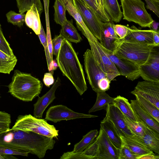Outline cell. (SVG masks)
Masks as SVG:
<instances>
[{"instance_id":"52a82bcc","label":"cell","mask_w":159,"mask_h":159,"mask_svg":"<svg viewBox=\"0 0 159 159\" xmlns=\"http://www.w3.org/2000/svg\"><path fill=\"white\" fill-rule=\"evenodd\" d=\"M93 55L102 70L106 74L111 82L120 75L116 67L102 47L99 40L92 34L86 38Z\"/></svg>"},{"instance_id":"8fae6325","label":"cell","mask_w":159,"mask_h":159,"mask_svg":"<svg viewBox=\"0 0 159 159\" xmlns=\"http://www.w3.org/2000/svg\"><path fill=\"white\" fill-rule=\"evenodd\" d=\"M98 116L77 112L62 105L52 106L47 111L45 119L56 123L63 120L95 118Z\"/></svg>"},{"instance_id":"484cf974","label":"cell","mask_w":159,"mask_h":159,"mask_svg":"<svg viewBox=\"0 0 159 159\" xmlns=\"http://www.w3.org/2000/svg\"><path fill=\"white\" fill-rule=\"evenodd\" d=\"M60 34L65 39L71 42L77 43L82 40L81 37L73 24L72 20H66L61 26Z\"/></svg>"},{"instance_id":"d6986e66","label":"cell","mask_w":159,"mask_h":159,"mask_svg":"<svg viewBox=\"0 0 159 159\" xmlns=\"http://www.w3.org/2000/svg\"><path fill=\"white\" fill-rule=\"evenodd\" d=\"M118 133L123 143L136 154L143 156L154 154L153 151L141 141L125 134L122 131H120Z\"/></svg>"},{"instance_id":"44dd1931","label":"cell","mask_w":159,"mask_h":159,"mask_svg":"<svg viewBox=\"0 0 159 159\" xmlns=\"http://www.w3.org/2000/svg\"><path fill=\"white\" fill-rule=\"evenodd\" d=\"M130 103L137 117L159 133V123L140 106L136 99L131 100Z\"/></svg>"},{"instance_id":"d6a6232c","label":"cell","mask_w":159,"mask_h":159,"mask_svg":"<svg viewBox=\"0 0 159 159\" xmlns=\"http://www.w3.org/2000/svg\"><path fill=\"white\" fill-rule=\"evenodd\" d=\"M17 6L20 13H23L30 9L34 4L37 7L39 15L43 11L42 4L40 0H16Z\"/></svg>"},{"instance_id":"ab89813d","label":"cell","mask_w":159,"mask_h":159,"mask_svg":"<svg viewBox=\"0 0 159 159\" xmlns=\"http://www.w3.org/2000/svg\"><path fill=\"white\" fill-rule=\"evenodd\" d=\"M0 50L9 56L14 55L10 45L4 37L0 24Z\"/></svg>"},{"instance_id":"db71d44e","label":"cell","mask_w":159,"mask_h":159,"mask_svg":"<svg viewBox=\"0 0 159 159\" xmlns=\"http://www.w3.org/2000/svg\"><path fill=\"white\" fill-rule=\"evenodd\" d=\"M4 158V159H15L17 158L13 156L12 155H2Z\"/></svg>"},{"instance_id":"2e32d148","label":"cell","mask_w":159,"mask_h":159,"mask_svg":"<svg viewBox=\"0 0 159 159\" xmlns=\"http://www.w3.org/2000/svg\"><path fill=\"white\" fill-rule=\"evenodd\" d=\"M61 80L58 77L50 89L41 97H39L36 102L34 104V116L41 118L46 108L56 98L55 92L57 88L61 85Z\"/></svg>"},{"instance_id":"ee69618b","label":"cell","mask_w":159,"mask_h":159,"mask_svg":"<svg viewBox=\"0 0 159 159\" xmlns=\"http://www.w3.org/2000/svg\"><path fill=\"white\" fill-rule=\"evenodd\" d=\"M64 39L63 37L59 34L52 40L53 55L56 56H57L61 43Z\"/></svg>"},{"instance_id":"277c9868","label":"cell","mask_w":159,"mask_h":159,"mask_svg":"<svg viewBox=\"0 0 159 159\" xmlns=\"http://www.w3.org/2000/svg\"><path fill=\"white\" fill-rule=\"evenodd\" d=\"M154 46L121 39L113 53L139 66L146 61Z\"/></svg>"},{"instance_id":"5b68a950","label":"cell","mask_w":159,"mask_h":159,"mask_svg":"<svg viewBox=\"0 0 159 159\" xmlns=\"http://www.w3.org/2000/svg\"><path fill=\"white\" fill-rule=\"evenodd\" d=\"M12 129L33 132L48 137L57 138L59 130L45 119L38 118L31 114L19 116Z\"/></svg>"},{"instance_id":"bcb514c9","label":"cell","mask_w":159,"mask_h":159,"mask_svg":"<svg viewBox=\"0 0 159 159\" xmlns=\"http://www.w3.org/2000/svg\"><path fill=\"white\" fill-rule=\"evenodd\" d=\"M111 82L107 78H103L99 81L98 84L101 92H105L110 88Z\"/></svg>"},{"instance_id":"9c48e42d","label":"cell","mask_w":159,"mask_h":159,"mask_svg":"<svg viewBox=\"0 0 159 159\" xmlns=\"http://www.w3.org/2000/svg\"><path fill=\"white\" fill-rule=\"evenodd\" d=\"M85 70L87 78L92 89L97 93L100 92L98 84L101 79L107 78L95 59L90 50L87 49L84 55Z\"/></svg>"},{"instance_id":"74e56055","label":"cell","mask_w":159,"mask_h":159,"mask_svg":"<svg viewBox=\"0 0 159 159\" xmlns=\"http://www.w3.org/2000/svg\"><path fill=\"white\" fill-rule=\"evenodd\" d=\"M140 156L133 152L123 143L120 148L118 159H139Z\"/></svg>"},{"instance_id":"e575fe53","label":"cell","mask_w":159,"mask_h":159,"mask_svg":"<svg viewBox=\"0 0 159 159\" xmlns=\"http://www.w3.org/2000/svg\"><path fill=\"white\" fill-rule=\"evenodd\" d=\"M40 42L43 45L45 50V55L47 63L48 70L53 74V61L51 59L47 39L46 35L45 34L43 27L41 23V29L40 33L38 35Z\"/></svg>"},{"instance_id":"f546056e","label":"cell","mask_w":159,"mask_h":159,"mask_svg":"<svg viewBox=\"0 0 159 159\" xmlns=\"http://www.w3.org/2000/svg\"><path fill=\"white\" fill-rule=\"evenodd\" d=\"M98 134L97 129L90 131L83 137L80 141L75 145L73 151L75 152L83 151L94 141Z\"/></svg>"},{"instance_id":"6f0895ef","label":"cell","mask_w":159,"mask_h":159,"mask_svg":"<svg viewBox=\"0 0 159 159\" xmlns=\"http://www.w3.org/2000/svg\"><path fill=\"white\" fill-rule=\"evenodd\" d=\"M0 159H4L3 157L1 155H0Z\"/></svg>"},{"instance_id":"e0dca14e","label":"cell","mask_w":159,"mask_h":159,"mask_svg":"<svg viewBox=\"0 0 159 159\" xmlns=\"http://www.w3.org/2000/svg\"><path fill=\"white\" fill-rule=\"evenodd\" d=\"M138 118V122L143 128V135L142 137L135 135L131 136L143 142L152 151L159 154V133Z\"/></svg>"},{"instance_id":"ffe728a7","label":"cell","mask_w":159,"mask_h":159,"mask_svg":"<svg viewBox=\"0 0 159 159\" xmlns=\"http://www.w3.org/2000/svg\"><path fill=\"white\" fill-rule=\"evenodd\" d=\"M153 30L139 29L133 25L129 34L123 40L148 45L155 46L153 40Z\"/></svg>"},{"instance_id":"83f0119b","label":"cell","mask_w":159,"mask_h":159,"mask_svg":"<svg viewBox=\"0 0 159 159\" xmlns=\"http://www.w3.org/2000/svg\"><path fill=\"white\" fill-rule=\"evenodd\" d=\"M97 96L95 103L89 111V113L102 109L106 110L108 104H113L115 98L110 97L105 92H98Z\"/></svg>"},{"instance_id":"11a10c76","label":"cell","mask_w":159,"mask_h":159,"mask_svg":"<svg viewBox=\"0 0 159 159\" xmlns=\"http://www.w3.org/2000/svg\"><path fill=\"white\" fill-rule=\"evenodd\" d=\"M58 65L57 63L53 60V70L56 69Z\"/></svg>"},{"instance_id":"8992f818","label":"cell","mask_w":159,"mask_h":159,"mask_svg":"<svg viewBox=\"0 0 159 159\" xmlns=\"http://www.w3.org/2000/svg\"><path fill=\"white\" fill-rule=\"evenodd\" d=\"M123 19L135 23L142 27L151 28L153 21L142 0H120Z\"/></svg>"},{"instance_id":"f35d334b","label":"cell","mask_w":159,"mask_h":159,"mask_svg":"<svg viewBox=\"0 0 159 159\" xmlns=\"http://www.w3.org/2000/svg\"><path fill=\"white\" fill-rule=\"evenodd\" d=\"M84 154L89 157L90 159H95L99 154V150L96 137L94 141L83 151Z\"/></svg>"},{"instance_id":"6da1fadb","label":"cell","mask_w":159,"mask_h":159,"mask_svg":"<svg viewBox=\"0 0 159 159\" xmlns=\"http://www.w3.org/2000/svg\"><path fill=\"white\" fill-rule=\"evenodd\" d=\"M55 143L53 138L31 131L11 128L0 132V146L28 152L39 158H44Z\"/></svg>"},{"instance_id":"7dc6e473","label":"cell","mask_w":159,"mask_h":159,"mask_svg":"<svg viewBox=\"0 0 159 159\" xmlns=\"http://www.w3.org/2000/svg\"><path fill=\"white\" fill-rule=\"evenodd\" d=\"M43 81L45 85L49 87L51 85L54 83V80L52 73L50 72L45 73Z\"/></svg>"},{"instance_id":"9a60e30c","label":"cell","mask_w":159,"mask_h":159,"mask_svg":"<svg viewBox=\"0 0 159 159\" xmlns=\"http://www.w3.org/2000/svg\"><path fill=\"white\" fill-rule=\"evenodd\" d=\"M114 25L111 21L104 23L101 40L99 41L102 47L113 53H114L121 40L115 31Z\"/></svg>"},{"instance_id":"603a6c76","label":"cell","mask_w":159,"mask_h":159,"mask_svg":"<svg viewBox=\"0 0 159 159\" xmlns=\"http://www.w3.org/2000/svg\"><path fill=\"white\" fill-rule=\"evenodd\" d=\"M100 126L115 146L120 148L123 143L113 123L109 120L104 118L101 121Z\"/></svg>"},{"instance_id":"f1b7e54d","label":"cell","mask_w":159,"mask_h":159,"mask_svg":"<svg viewBox=\"0 0 159 159\" xmlns=\"http://www.w3.org/2000/svg\"><path fill=\"white\" fill-rule=\"evenodd\" d=\"M17 61L14 55L9 56L0 50V73L9 74L13 70Z\"/></svg>"},{"instance_id":"7bdbcfd3","label":"cell","mask_w":159,"mask_h":159,"mask_svg":"<svg viewBox=\"0 0 159 159\" xmlns=\"http://www.w3.org/2000/svg\"><path fill=\"white\" fill-rule=\"evenodd\" d=\"M114 29L116 34L121 39H124L130 31V27L120 24L114 25Z\"/></svg>"},{"instance_id":"cb8c5ba5","label":"cell","mask_w":159,"mask_h":159,"mask_svg":"<svg viewBox=\"0 0 159 159\" xmlns=\"http://www.w3.org/2000/svg\"><path fill=\"white\" fill-rule=\"evenodd\" d=\"M39 15L36 6L33 4L25 14V21L26 25L31 29L35 34L40 33L41 22Z\"/></svg>"},{"instance_id":"d590c367","label":"cell","mask_w":159,"mask_h":159,"mask_svg":"<svg viewBox=\"0 0 159 159\" xmlns=\"http://www.w3.org/2000/svg\"><path fill=\"white\" fill-rule=\"evenodd\" d=\"M6 16L8 22L20 27L23 25L25 21V14L24 13H17L10 11L6 14Z\"/></svg>"},{"instance_id":"8d00e7d4","label":"cell","mask_w":159,"mask_h":159,"mask_svg":"<svg viewBox=\"0 0 159 159\" xmlns=\"http://www.w3.org/2000/svg\"><path fill=\"white\" fill-rule=\"evenodd\" d=\"M124 120L128 128L133 134L137 136H143L144 133L143 129L139 122L132 121L125 116Z\"/></svg>"},{"instance_id":"1f68e13d","label":"cell","mask_w":159,"mask_h":159,"mask_svg":"<svg viewBox=\"0 0 159 159\" xmlns=\"http://www.w3.org/2000/svg\"><path fill=\"white\" fill-rule=\"evenodd\" d=\"M53 7L54 9V20L57 24L62 26L67 20L65 6L61 0H55Z\"/></svg>"},{"instance_id":"f6af8a7d","label":"cell","mask_w":159,"mask_h":159,"mask_svg":"<svg viewBox=\"0 0 159 159\" xmlns=\"http://www.w3.org/2000/svg\"><path fill=\"white\" fill-rule=\"evenodd\" d=\"M146 8L152 11L159 17V0H144Z\"/></svg>"},{"instance_id":"7402d4cb","label":"cell","mask_w":159,"mask_h":159,"mask_svg":"<svg viewBox=\"0 0 159 159\" xmlns=\"http://www.w3.org/2000/svg\"><path fill=\"white\" fill-rule=\"evenodd\" d=\"M61 0L64 4L69 14L75 20L78 28L82 34L86 37L92 34L84 24L79 11L74 4L73 0Z\"/></svg>"},{"instance_id":"c3c4849f","label":"cell","mask_w":159,"mask_h":159,"mask_svg":"<svg viewBox=\"0 0 159 159\" xmlns=\"http://www.w3.org/2000/svg\"><path fill=\"white\" fill-rule=\"evenodd\" d=\"M0 122H11V116L5 111H0Z\"/></svg>"},{"instance_id":"f5cc1de1","label":"cell","mask_w":159,"mask_h":159,"mask_svg":"<svg viewBox=\"0 0 159 159\" xmlns=\"http://www.w3.org/2000/svg\"><path fill=\"white\" fill-rule=\"evenodd\" d=\"M158 23L156 22L153 20L151 26V28L152 29V30L155 31H158Z\"/></svg>"},{"instance_id":"60d3db41","label":"cell","mask_w":159,"mask_h":159,"mask_svg":"<svg viewBox=\"0 0 159 159\" xmlns=\"http://www.w3.org/2000/svg\"><path fill=\"white\" fill-rule=\"evenodd\" d=\"M29 153L28 152H22L11 148L0 146V155L2 156L10 155L28 157Z\"/></svg>"},{"instance_id":"9f6ffc18","label":"cell","mask_w":159,"mask_h":159,"mask_svg":"<svg viewBox=\"0 0 159 159\" xmlns=\"http://www.w3.org/2000/svg\"><path fill=\"white\" fill-rule=\"evenodd\" d=\"M99 1L101 5L103 7V0H99Z\"/></svg>"},{"instance_id":"680465c9","label":"cell","mask_w":159,"mask_h":159,"mask_svg":"<svg viewBox=\"0 0 159 159\" xmlns=\"http://www.w3.org/2000/svg\"><path fill=\"white\" fill-rule=\"evenodd\" d=\"M98 2H99V3H100V2H99V0H97Z\"/></svg>"},{"instance_id":"836d02e7","label":"cell","mask_w":159,"mask_h":159,"mask_svg":"<svg viewBox=\"0 0 159 159\" xmlns=\"http://www.w3.org/2000/svg\"><path fill=\"white\" fill-rule=\"evenodd\" d=\"M92 9L101 20L104 23H107L111 20L104 8L97 0H84Z\"/></svg>"},{"instance_id":"30bf717a","label":"cell","mask_w":159,"mask_h":159,"mask_svg":"<svg viewBox=\"0 0 159 159\" xmlns=\"http://www.w3.org/2000/svg\"><path fill=\"white\" fill-rule=\"evenodd\" d=\"M139 68L140 76L144 80L159 83V46L152 48L146 61Z\"/></svg>"},{"instance_id":"4316f807","label":"cell","mask_w":159,"mask_h":159,"mask_svg":"<svg viewBox=\"0 0 159 159\" xmlns=\"http://www.w3.org/2000/svg\"><path fill=\"white\" fill-rule=\"evenodd\" d=\"M113 104L116 106L125 116L132 121L138 122V119L127 99L120 95L118 96L115 98Z\"/></svg>"},{"instance_id":"7c38bea8","label":"cell","mask_w":159,"mask_h":159,"mask_svg":"<svg viewBox=\"0 0 159 159\" xmlns=\"http://www.w3.org/2000/svg\"><path fill=\"white\" fill-rule=\"evenodd\" d=\"M102 47L115 66L120 75L124 76L131 81L139 78L140 75L138 65L128 60L118 56L111 51Z\"/></svg>"},{"instance_id":"ba28073f","label":"cell","mask_w":159,"mask_h":159,"mask_svg":"<svg viewBox=\"0 0 159 159\" xmlns=\"http://www.w3.org/2000/svg\"><path fill=\"white\" fill-rule=\"evenodd\" d=\"M73 1L88 30L94 37L100 41L104 22L84 0Z\"/></svg>"},{"instance_id":"b9f144b4","label":"cell","mask_w":159,"mask_h":159,"mask_svg":"<svg viewBox=\"0 0 159 159\" xmlns=\"http://www.w3.org/2000/svg\"><path fill=\"white\" fill-rule=\"evenodd\" d=\"M60 159H90L84 155L83 152H75L73 151L64 152L61 157Z\"/></svg>"},{"instance_id":"681fc988","label":"cell","mask_w":159,"mask_h":159,"mask_svg":"<svg viewBox=\"0 0 159 159\" xmlns=\"http://www.w3.org/2000/svg\"><path fill=\"white\" fill-rule=\"evenodd\" d=\"M11 123V122H0V132L10 129Z\"/></svg>"},{"instance_id":"f907efd6","label":"cell","mask_w":159,"mask_h":159,"mask_svg":"<svg viewBox=\"0 0 159 159\" xmlns=\"http://www.w3.org/2000/svg\"><path fill=\"white\" fill-rule=\"evenodd\" d=\"M153 40L155 46H159V31L153 30Z\"/></svg>"},{"instance_id":"d4e9b609","label":"cell","mask_w":159,"mask_h":159,"mask_svg":"<svg viewBox=\"0 0 159 159\" xmlns=\"http://www.w3.org/2000/svg\"><path fill=\"white\" fill-rule=\"evenodd\" d=\"M103 7L111 21L116 23L120 21L123 14L117 0H103Z\"/></svg>"},{"instance_id":"ac0fdd59","label":"cell","mask_w":159,"mask_h":159,"mask_svg":"<svg viewBox=\"0 0 159 159\" xmlns=\"http://www.w3.org/2000/svg\"><path fill=\"white\" fill-rule=\"evenodd\" d=\"M106 110L105 118L113 123L117 132L121 131L125 134L131 136L134 135L128 128L124 120V114L116 106L113 104H109Z\"/></svg>"},{"instance_id":"3957f363","label":"cell","mask_w":159,"mask_h":159,"mask_svg":"<svg viewBox=\"0 0 159 159\" xmlns=\"http://www.w3.org/2000/svg\"><path fill=\"white\" fill-rule=\"evenodd\" d=\"M43 85L39 79L30 74L16 70L11 81L8 86V92L21 100L31 101L35 98L39 96Z\"/></svg>"},{"instance_id":"4fadbf2b","label":"cell","mask_w":159,"mask_h":159,"mask_svg":"<svg viewBox=\"0 0 159 159\" xmlns=\"http://www.w3.org/2000/svg\"><path fill=\"white\" fill-rule=\"evenodd\" d=\"M131 93L142 96L159 109V83L145 80L139 82Z\"/></svg>"},{"instance_id":"4dcf8cb0","label":"cell","mask_w":159,"mask_h":159,"mask_svg":"<svg viewBox=\"0 0 159 159\" xmlns=\"http://www.w3.org/2000/svg\"><path fill=\"white\" fill-rule=\"evenodd\" d=\"M140 106L159 123V109L142 96L134 95Z\"/></svg>"},{"instance_id":"7a4b0ae2","label":"cell","mask_w":159,"mask_h":159,"mask_svg":"<svg viewBox=\"0 0 159 159\" xmlns=\"http://www.w3.org/2000/svg\"><path fill=\"white\" fill-rule=\"evenodd\" d=\"M56 59L63 75L70 80L79 94L82 95L88 88L82 66L70 42L64 39Z\"/></svg>"},{"instance_id":"5bb4252c","label":"cell","mask_w":159,"mask_h":159,"mask_svg":"<svg viewBox=\"0 0 159 159\" xmlns=\"http://www.w3.org/2000/svg\"><path fill=\"white\" fill-rule=\"evenodd\" d=\"M97 138L99 154L95 159H118L120 148L115 146L101 128Z\"/></svg>"},{"instance_id":"816d5d0a","label":"cell","mask_w":159,"mask_h":159,"mask_svg":"<svg viewBox=\"0 0 159 159\" xmlns=\"http://www.w3.org/2000/svg\"><path fill=\"white\" fill-rule=\"evenodd\" d=\"M139 159H159V156L158 155H155L154 154H150L141 156Z\"/></svg>"}]
</instances>
